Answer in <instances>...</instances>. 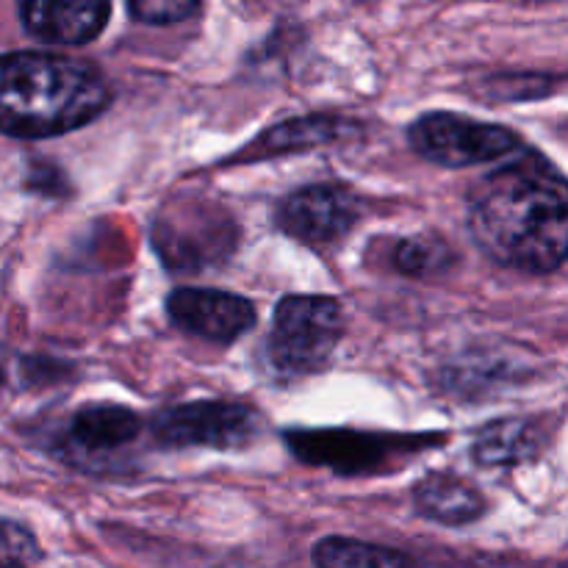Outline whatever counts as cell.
I'll return each instance as SVG.
<instances>
[{
    "label": "cell",
    "mask_w": 568,
    "mask_h": 568,
    "mask_svg": "<svg viewBox=\"0 0 568 568\" xmlns=\"http://www.w3.org/2000/svg\"><path fill=\"white\" fill-rule=\"evenodd\" d=\"M469 231L497 264L549 275L568 255L566 178L538 150L519 148L469 194Z\"/></svg>",
    "instance_id": "6da1fadb"
},
{
    "label": "cell",
    "mask_w": 568,
    "mask_h": 568,
    "mask_svg": "<svg viewBox=\"0 0 568 568\" xmlns=\"http://www.w3.org/2000/svg\"><path fill=\"white\" fill-rule=\"evenodd\" d=\"M111 103L103 72L83 59L42 50L0 53V133L50 139L98 120Z\"/></svg>",
    "instance_id": "7a4b0ae2"
},
{
    "label": "cell",
    "mask_w": 568,
    "mask_h": 568,
    "mask_svg": "<svg viewBox=\"0 0 568 568\" xmlns=\"http://www.w3.org/2000/svg\"><path fill=\"white\" fill-rule=\"evenodd\" d=\"M342 303L322 294H288L277 303L266 355L275 372L305 377L325 372L344 338Z\"/></svg>",
    "instance_id": "3957f363"
},
{
    "label": "cell",
    "mask_w": 568,
    "mask_h": 568,
    "mask_svg": "<svg viewBox=\"0 0 568 568\" xmlns=\"http://www.w3.org/2000/svg\"><path fill=\"white\" fill-rule=\"evenodd\" d=\"M408 144L416 155L438 166L464 170V166L491 164L508 159L525 148L521 136L497 122L471 120L455 111H430L408 128Z\"/></svg>",
    "instance_id": "277c9868"
},
{
    "label": "cell",
    "mask_w": 568,
    "mask_h": 568,
    "mask_svg": "<svg viewBox=\"0 0 568 568\" xmlns=\"http://www.w3.org/2000/svg\"><path fill=\"white\" fill-rule=\"evenodd\" d=\"M150 433L166 449H242L258 438L261 416L242 403L197 399L161 410Z\"/></svg>",
    "instance_id": "5b68a950"
},
{
    "label": "cell",
    "mask_w": 568,
    "mask_h": 568,
    "mask_svg": "<svg viewBox=\"0 0 568 568\" xmlns=\"http://www.w3.org/2000/svg\"><path fill=\"white\" fill-rule=\"evenodd\" d=\"M153 247L166 266L178 272H197L227 258L236 247V225L216 205L189 200L172 203L166 214L155 220Z\"/></svg>",
    "instance_id": "8992f818"
},
{
    "label": "cell",
    "mask_w": 568,
    "mask_h": 568,
    "mask_svg": "<svg viewBox=\"0 0 568 568\" xmlns=\"http://www.w3.org/2000/svg\"><path fill=\"white\" fill-rule=\"evenodd\" d=\"M286 444L300 460L327 466L338 475H375L430 447L433 436H375L358 430H288Z\"/></svg>",
    "instance_id": "52a82bcc"
},
{
    "label": "cell",
    "mask_w": 568,
    "mask_h": 568,
    "mask_svg": "<svg viewBox=\"0 0 568 568\" xmlns=\"http://www.w3.org/2000/svg\"><path fill=\"white\" fill-rule=\"evenodd\" d=\"M136 410L114 403L83 405L70 416L59 438V458L94 475L125 469V449L142 433Z\"/></svg>",
    "instance_id": "ba28073f"
},
{
    "label": "cell",
    "mask_w": 568,
    "mask_h": 568,
    "mask_svg": "<svg viewBox=\"0 0 568 568\" xmlns=\"http://www.w3.org/2000/svg\"><path fill=\"white\" fill-rule=\"evenodd\" d=\"M361 216L364 205L349 189L336 183H311L294 189L277 203L275 225L308 247L325 250L347 239Z\"/></svg>",
    "instance_id": "9c48e42d"
},
{
    "label": "cell",
    "mask_w": 568,
    "mask_h": 568,
    "mask_svg": "<svg viewBox=\"0 0 568 568\" xmlns=\"http://www.w3.org/2000/svg\"><path fill=\"white\" fill-rule=\"evenodd\" d=\"M166 314L183 333L211 344H233L255 327L253 303L220 288H175Z\"/></svg>",
    "instance_id": "30bf717a"
},
{
    "label": "cell",
    "mask_w": 568,
    "mask_h": 568,
    "mask_svg": "<svg viewBox=\"0 0 568 568\" xmlns=\"http://www.w3.org/2000/svg\"><path fill=\"white\" fill-rule=\"evenodd\" d=\"M20 22L33 39L48 44H87L103 33L111 17L109 0H17Z\"/></svg>",
    "instance_id": "8fae6325"
},
{
    "label": "cell",
    "mask_w": 568,
    "mask_h": 568,
    "mask_svg": "<svg viewBox=\"0 0 568 568\" xmlns=\"http://www.w3.org/2000/svg\"><path fill=\"white\" fill-rule=\"evenodd\" d=\"M414 505L425 519L447 527H464L486 514V499L460 477L436 471L414 486Z\"/></svg>",
    "instance_id": "7c38bea8"
},
{
    "label": "cell",
    "mask_w": 568,
    "mask_h": 568,
    "mask_svg": "<svg viewBox=\"0 0 568 568\" xmlns=\"http://www.w3.org/2000/svg\"><path fill=\"white\" fill-rule=\"evenodd\" d=\"M353 125L342 116L316 114V116H297V120L281 122V125L270 128L261 139H255L244 153L233 161H250V159H270V155L283 153H308L314 148H325V144L338 142V139L349 136Z\"/></svg>",
    "instance_id": "4fadbf2b"
},
{
    "label": "cell",
    "mask_w": 568,
    "mask_h": 568,
    "mask_svg": "<svg viewBox=\"0 0 568 568\" xmlns=\"http://www.w3.org/2000/svg\"><path fill=\"white\" fill-rule=\"evenodd\" d=\"M544 449V430L530 419H497L477 433L471 458L480 466H516Z\"/></svg>",
    "instance_id": "5bb4252c"
},
{
    "label": "cell",
    "mask_w": 568,
    "mask_h": 568,
    "mask_svg": "<svg viewBox=\"0 0 568 568\" xmlns=\"http://www.w3.org/2000/svg\"><path fill=\"white\" fill-rule=\"evenodd\" d=\"M316 568H425L416 558L399 549L355 541V538H322L311 552Z\"/></svg>",
    "instance_id": "9a60e30c"
},
{
    "label": "cell",
    "mask_w": 568,
    "mask_h": 568,
    "mask_svg": "<svg viewBox=\"0 0 568 568\" xmlns=\"http://www.w3.org/2000/svg\"><path fill=\"white\" fill-rule=\"evenodd\" d=\"M392 261L403 275L436 277L453 264V253L438 236H410L397 242Z\"/></svg>",
    "instance_id": "2e32d148"
},
{
    "label": "cell",
    "mask_w": 568,
    "mask_h": 568,
    "mask_svg": "<svg viewBox=\"0 0 568 568\" xmlns=\"http://www.w3.org/2000/svg\"><path fill=\"white\" fill-rule=\"evenodd\" d=\"M42 558L37 538L28 527L0 519V568H31Z\"/></svg>",
    "instance_id": "e0dca14e"
},
{
    "label": "cell",
    "mask_w": 568,
    "mask_h": 568,
    "mask_svg": "<svg viewBox=\"0 0 568 568\" xmlns=\"http://www.w3.org/2000/svg\"><path fill=\"white\" fill-rule=\"evenodd\" d=\"M128 14L148 26H175L200 11L203 0H125Z\"/></svg>",
    "instance_id": "ac0fdd59"
}]
</instances>
